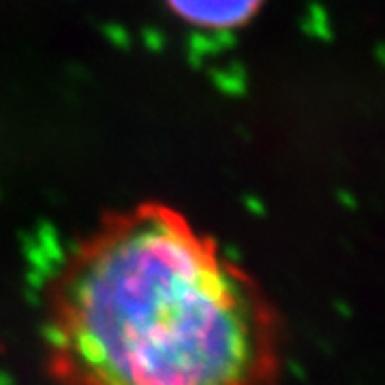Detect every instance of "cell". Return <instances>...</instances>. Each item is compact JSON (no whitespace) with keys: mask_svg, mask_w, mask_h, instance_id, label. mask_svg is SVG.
I'll return each mask as SVG.
<instances>
[{"mask_svg":"<svg viewBox=\"0 0 385 385\" xmlns=\"http://www.w3.org/2000/svg\"><path fill=\"white\" fill-rule=\"evenodd\" d=\"M45 345L60 385H270L281 364L259 285L161 204L109 216L69 255Z\"/></svg>","mask_w":385,"mask_h":385,"instance_id":"1","label":"cell"},{"mask_svg":"<svg viewBox=\"0 0 385 385\" xmlns=\"http://www.w3.org/2000/svg\"><path fill=\"white\" fill-rule=\"evenodd\" d=\"M264 0H167L169 9L186 24L200 28H236L246 24Z\"/></svg>","mask_w":385,"mask_h":385,"instance_id":"2","label":"cell"}]
</instances>
